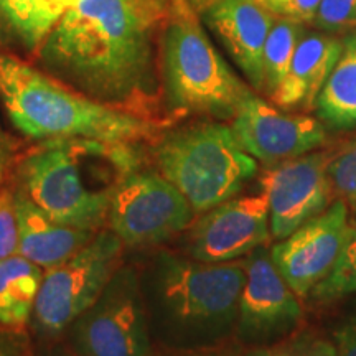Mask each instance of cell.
Returning <instances> with one entry per match:
<instances>
[{
    "mask_svg": "<svg viewBox=\"0 0 356 356\" xmlns=\"http://www.w3.org/2000/svg\"><path fill=\"white\" fill-rule=\"evenodd\" d=\"M170 8L172 0H74L35 61L92 99L140 113L157 91V50Z\"/></svg>",
    "mask_w": 356,
    "mask_h": 356,
    "instance_id": "1",
    "label": "cell"
},
{
    "mask_svg": "<svg viewBox=\"0 0 356 356\" xmlns=\"http://www.w3.org/2000/svg\"><path fill=\"white\" fill-rule=\"evenodd\" d=\"M142 165L139 144L44 140L17 167L20 188L56 221L101 231L119 184Z\"/></svg>",
    "mask_w": 356,
    "mask_h": 356,
    "instance_id": "2",
    "label": "cell"
},
{
    "mask_svg": "<svg viewBox=\"0 0 356 356\" xmlns=\"http://www.w3.org/2000/svg\"><path fill=\"white\" fill-rule=\"evenodd\" d=\"M0 104L12 126L33 140L140 144L160 131L147 115L92 99L10 53H0Z\"/></svg>",
    "mask_w": 356,
    "mask_h": 356,
    "instance_id": "3",
    "label": "cell"
},
{
    "mask_svg": "<svg viewBox=\"0 0 356 356\" xmlns=\"http://www.w3.org/2000/svg\"><path fill=\"white\" fill-rule=\"evenodd\" d=\"M244 261L203 262L162 251L140 280L149 322L180 346H208L236 327Z\"/></svg>",
    "mask_w": 356,
    "mask_h": 356,
    "instance_id": "4",
    "label": "cell"
},
{
    "mask_svg": "<svg viewBox=\"0 0 356 356\" xmlns=\"http://www.w3.org/2000/svg\"><path fill=\"white\" fill-rule=\"evenodd\" d=\"M163 99L173 118L233 119L256 92L231 70L211 43L188 0H172L160 38Z\"/></svg>",
    "mask_w": 356,
    "mask_h": 356,
    "instance_id": "5",
    "label": "cell"
},
{
    "mask_svg": "<svg viewBox=\"0 0 356 356\" xmlns=\"http://www.w3.org/2000/svg\"><path fill=\"white\" fill-rule=\"evenodd\" d=\"M159 172L180 191L197 215L238 193L257 175V160L228 124L204 121L162 136L154 149Z\"/></svg>",
    "mask_w": 356,
    "mask_h": 356,
    "instance_id": "6",
    "label": "cell"
},
{
    "mask_svg": "<svg viewBox=\"0 0 356 356\" xmlns=\"http://www.w3.org/2000/svg\"><path fill=\"white\" fill-rule=\"evenodd\" d=\"M124 244L111 229H101L63 264L44 270L32 322L47 340L68 330L91 307L121 267Z\"/></svg>",
    "mask_w": 356,
    "mask_h": 356,
    "instance_id": "7",
    "label": "cell"
},
{
    "mask_svg": "<svg viewBox=\"0 0 356 356\" xmlns=\"http://www.w3.org/2000/svg\"><path fill=\"white\" fill-rule=\"evenodd\" d=\"M68 332L81 356H150V322L137 270L119 267Z\"/></svg>",
    "mask_w": 356,
    "mask_h": 356,
    "instance_id": "8",
    "label": "cell"
},
{
    "mask_svg": "<svg viewBox=\"0 0 356 356\" xmlns=\"http://www.w3.org/2000/svg\"><path fill=\"white\" fill-rule=\"evenodd\" d=\"M193 208L160 172L127 173L111 202L108 226L127 248H150L193 222Z\"/></svg>",
    "mask_w": 356,
    "mask_h": 356,
    "instance_id": "9",
    "label": "cell"
},
{
    "mask_svg": "<svg viewBox=\"0 0 356 356\" xmlns=\"http://www.w3.org/2000/svg\"><path fill=\"white\" fill-rule=\"evenodd\" d=\"M330 152H310L302 157L267 167L261 175V191L269 204L270 238H287L305 221L333 203L328 180Z\"/></svg>",
    "mask_w": 356,
    "mask_h": 356,
    "instance_id": "10",
    "label": "cell"
},
{
    "mask_svg": "<svg viewBox=\"0 0 356 356\" xmlns=\"http://www.w3.org/2000/svg\"><path fill=\"white\" fill-rule=\"evenodd\" d=\"M236 139L266 167L314 152L327 142V127L318 118L289 113L254 95L231 119Z\"/></svg>",
    "mask_w": 356,
    "mask_h": 356,
    "instance_id": "11",
    "label": "cell"
},
{
    "mask_svg": "<svg viewBox=\"0 0 356 356\" xmlns=\"http://www.w3.org/2000/svg\"><path fill=\"white\" fill-rule=\"evenodd\" d=\"M348 203L333 202L327 210L305 221L269 249L275 267L300 299L332 273L345 243Z\"/></svg>",
    "mask_w": 356,
    "mask_h": 356,
    "instance_id": "12",
    "label": "cell"
},
{
    "mask_svg": "<svg viewBox=\"0 0 356 356\" xmlns=\"http://www.w3.org/2000/svg\"><path fill=\"white\" fill-rule=\"evenodd\" d=\"M270 238L264 191L233 197L200 215L188 236V254L203 262H231L266 246Z\"/></svg>",
    "mask_w": 356,
    "mask_h": 356,
    "instance_id": "13",
    "label": "cell"
},
{
    "mask_svg": "<svg viewBox=\"0 0 356 356\" xmlns=\"http://www.w3.org/2000/svg\"><path fill=\"white\" fill-rule=\"evenodd\" d=\"M244 264L246 280L236 320L239 335L249 341H262L291 332L302 318L300 297L280 275L269 249H254Z\"/></svg>",
    "mask_w": 356,
    "mask_h": 356,
    "instance_id": "14",
    "label": "cell"
},
{
    "mask_svg": "<svg viewBox=\"0 0 356 356\" xmlns=\"http://www.w3.org/2000/svg\"><path fill=\"white\" fill-rule=\"evenodd\" d=\"M203 24L215 33L234 65L257 92H264L262 53L277 17L256 0H221L202 15Z\"/></svg>",
    "mask_w": 356,
    "mask_h": 356,
    "instance_id": "15",
    "label": "cell"
},
{
    "mask_svg": "<svg viewBox=\"0 0 356 356\" xmlns=\"http://www.w3.org/2000/svg\"><path fill=\"white\" fill-rule=\"evenodd\" d=\"M19 254L43 270L63 264L95 238V231L73 228L43 211L24 190H13Z\"/></svg>",
    "mask_w": 356,
    "mask_h": 356,
    "instance_id": "16",
    "label": "cell"
},
{
    "mask_svg": "<svg viewBox=\"0 0 356 356\" xmlns=\"http://www.w3.org/2000/svg\"><path fill=\"white\" fill-rule=\"evenodd\" d=\"M340 53V38L327 32H305L297 44L286 78L270 101L286 111H314Z\"/></svg>",
    "mask_w": 356,
    "mask_h": 356,
    "instance_id": "17",
    "label": "cell"
},
{
    "mask_svg": "<svg viewBox=\"0 0 356 356\" xmlns=\"http://www.w3.org/2000/svg\"><path fill=\"white\" fill-rule=\"evenodd\" d=\"M66 0H0V53L37 55Z\"/></svg>",
    "mask_w": 356,
    "mask_h": 356,
    "instance_id": "18",
    "label": "cell"
},
{
    "mask_svg": "<svg viewBox=\"0 0 356 356\" xmlns=\"http://www.w3.org/2000/svg\"><path fill=\"white\" fill-rule=\"evenodd\" d=\"M318 119L332 129L356 127V29L341 40V53L315 104Z\"/></svg>",
    "mask_w": 356,
    "mask_h": 356,
    "instance_id": "19",
    "label": "cell"
},
{
    "mask_svg": "<svg viewBox=\"0 0 356 356\" xmlns=\"http://www.w3.org/2000/svg\"><path fill=\"white\" fill-rule=\"evenodd\" d=\"M43 274L20 254L0 261V327L19 330L32 320Z\"/></svg>",
    "mask_w": 356,
    "mask_h": 356,
    "instance_id": "20",
    "label": "cell"
},
{
    "mask_svg": "<svg viewBox=\"0 0 356 356\" xmlns=\"http://www.w3.org/2000/svg\"><path fill=\"white\" fill-rule=\"evenodd\" d=\"M305 32V25L286 19H275L273 29L267 35L264 53H262L264 92L269 97L274 96L286 78L297 44Z\"/></svg>",
    "mask_w": 356,
    "mask_h": 356,
    "instance_id": "21",
    "label": "cell"
},
{
    "mask_svg": "<svg viewBox=\"0 0 356 356\" xmlns=\"http://www.w3.org/2000/svg\"><path fill=\"white\" fill-rule=\"evenodd\" d=\"M356 293V213L350 215L345 243L332 273L310 293L314 300L332 302Z\"/></svg>",
    "mask_w": 356,
    "mask_h": 356,
    "instance_id": "22",
    "label": "cell"
},
{
    "mask_svg": "<svg viewBox=\"0 0 356 356\" xmlns=\"http://www.w3.org/2000/svg\"><path fill=\"white\" fill-rule=\"evenodd\" d=\"M327 172L333 197L356 207V139L330 155Z\"/></svg>",
    "mask_w": 356,
    "mask_h": 356,
    "instance_id": "23",
    "label": "cell"
},
{
    "mask_svg": "<svg viewBox=\"0 0 356 356\" xmlns=\"http://www.w3.org/2000/svg\"><path fill=\"white\" fill-rule=\"evenodd\" d=\"M314 26L327 33L356 29V0H322Z\"/></svg>",
    "mask_w": 356,
    "mask_h": 356,
    "instance_id": "24",
    "label": "cell"
},
{
    "mask_svg": "<svg viewBox=\"0 0 356 356\" xmlns=\"http://www.w3.org/2000/svg\"><path fill=\"white\" fill-rule=\"evenodd\" d=\"M19 254V226H17L13 191L0 188V261Z\"/></svg>",
    "mask_w": 356,
    "mask_h": 356,
    "instance_id": "25",
    "label": "cell"
},
{
    "mask_svg": "<svg viewBox=\"0 0 356 356\" xmlns=\"http://www.w3.org/2000/svg\"><path fill=\"white\" fill-rule=\"evenodd\" d=\"M256 2L277 19L312 25L322 0H256Z\"/></svg>",
    "mask_w": 356,
    "mask_h": 356,
    "instance_id": "26",
    "label": "cell"
},
{
    "mask_svg": "<svg viewBox=\"0 0 356 356\" xmlns=\"http://www.w3.org/2000/svg\"><path fill=\"white\" fill-rule=\"evenodd\" d=\"M248 356H337V353L333 345L312 338H302L284 346L256 350Z\"/></svg>",
    "mask_w": 356,
    "mask_h": 356,
    "instance_id": "27",
    "label": "cell"
},
{
    "mask_svg": "<svg viewBox=\"0 0 356 356\" xmlns=\"http://www.w3.org/2000/svg\"><path fill=\"white\" fill-rule=\"evenodd\" d=\"M332 338L337 356H356V310L341 318L333 328Z\"/></svg>",
    "mask_w": 356,
    "mask_h": 356,
    "instance_id": "28",
    "label": "cell"
},
{
    "mask_svg": "<svg viewBox=\"0 0 356 356\" xmlns=\"http://www.w3.org/2000/svg\"><path fill=\"white\" fill-rule=\"evenodd\" d=\"M13 160H15V140L0 122V188L3 186V180L10 172Z\"/></svg>",
    "mask_w": 356,
    "mask_h": 356,
    "instance_id": "29",
    "label": "cell"
},
{
    "mask_svg": "<svg viewBox=\"0 0 356 356\" xmlns=\"http://www.w3.org/2000/svg\"><path fill=\"white\" fill-rule=\"evenodd\" d=\"M0 356H19V346L12 338L0 335Z\"/></svg>",
    "mask_w": 356,
    "mask_h": 356,
    "instance_id": "30",
    "label": "cell"
},
{
    "mask_svg": "<svg viewBox=\"0 0 356 356\" xmlns=\"http://www.w3.org/2000/svg\"><path fill=\"white\" fill-rule=\"evenodd\" d=\"M218 2H221V0H188V3L193 7V10L197 12L198 15H202V13L207 12L208 8L216 6Z\"/></svg>",
    "mask_w": 356,
    "mask_h": 356,
    "instance_id": "31",
    "label": "cell"
},
{
    "mask_svg": "<svg viewBox=\"0 0 356 356\" xmlns=\"http://www.w3.org/2000/svg\"><path fill=\"white\" fill-rule=\"evenodd\" d=\"M184 356H239L238 353H231V351H207V353H191Z\"/></svg>",
    "mask_w": 356,
    "mask_h": 356,
    "instance_id": "32",
    "label": "cell"
},
{
    "mask_svg": "<svg viewBox=\"0 0 356 356\" xmlns=\"http://www.w3.org/2000/svg\"><path fill=\"white\" fill-rule=\"evenodd\" d=\"M44 356H81L79 353H76V351H70V350H63V348H56L53 351H48L47 355Z\"/></svg>",
    "mask_w": 356,
    "mask_h": 356,
    "instance_id": "33",
    "label": "cell"
},
{
    "mask_svg": "<svg viewBox=\"0 0 356 356\" xmlns=\"http://www.w3.org/2000/svg\"><path fill=\"white\" fill-rule=\"evenodd\" d=\"M71 2H74V0H66V3H68V6H70V3H71Z\"/></svg>",
    "mask_w": 356,
    "mask_h": 356,
    "instance_id": "34",
    "label": "cell"
}]
</instances>
